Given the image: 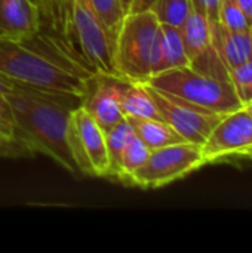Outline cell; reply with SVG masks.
<instances>
[{
    "mask_svg": "<svg viewBox=\"0 0 252 253\" xmlns=\"http://www.w3.org/2000/svg\"><path fill=\"white\" fill-rule=\"evenodd\" d=\"M48 31L36 37L49 50L89 79H119L113 61V42L98 21L91 0H55L49 21L42 24Z\"/></svg>",
    "mask_w": 252,
    "mask_h": 253,
    "instance_id": "obj_1",
    "label": "cell"
},
{
    "mask_svg": "<svg viewBox=\"0 0 252 253\" xmlns=\"http://www.w3.org/2000/svg\"><path fill=\"white\" fill-rule=\"evenodd\" d=\"M0 90L10 102L24 142L64 170L79 175L68 147V123L73 108L83 102L36 90L3 76H0Z\"/></svg>",
    "mask_w": 252,
    "mask_h": 253,
    "instance_id": "obj_2",
    "label": "cell"
},
{
    "mask_svg": "<svg viewBox=\"0 0 252 253\" xmlns=\"http://www.w3.org/2000/svg\"><path fill=\"white\" fill-rule=\"evenodd\" d=\"M0 76L52 95L85 101L89 79L55 52H42L30 42L0 40Z\"/></svg>",
    "mask_w": 252,
    "mask_h": 253,
    "instance_id": "obj_3",
    "label": "cell"
},
{
    "mask_svg": "<svg viewBox=\"0 0 252 253\" xmlns=\"http://www.w3.org/2000/svg\"><path fill=\"white\" fill-rule=\"evenodd\" d=\"M160 22L151 10L128 12L113 43V61L120 80L146 83L151 65Z\"/></svg>",
    "mask_w": 252,
    "mask_h": 253,
    "instance_id": "obj_4",
    "label": "cell"
},
{
    "mask_svg": "<svg viewBox=\"0 0 252 253\" xmlns=\"http://www.w3.org/2000/svg\"><path fill=\"white\" fill-rule=\"evenodd\" d=\"M146 83L160 92L218 114H229L244 107L230 79L212 77L190 65L154 74Z\"/></svg>",
    "mask_w": 252,
    "mask_h": 253,
    "instance_id": "obj_5",
    "label": "cell"
},
{
    "mask_svg": "<svg viewBox=\"0 0 252 253\" xmlns=\"http://www.w3.org/2000/svg\"><path fill=\"white\" fill-rule=\"evenodd\" d=\"M205 166L202 145L178 142L151 150L146 163L137 169L128 185L143 190H154L186 178Z\"/></svg>",
    "mask_w": 252,
    "mask_h": 253,
    "instance_id": "obj_6",
    "label": "cell"
},
{
    "mask_svg": "<svg viewBox=\"0 0 252 253\" xmlns=\"http://www.w3.org/2000/svg\"><path fill=\"white\" fill-rule=\"evenodd\" d=\"M68 147L80 175L110 176V159L104 130L83 104L73 108L68 123Z\"/></svg>",
    "mask_w": 252,
    "mask_h": 253,
    "instance_id": "obj_7",
    "label": "cell"
},
{
    "mask_svg": "<svg viewBox=\"0 0 252 253\" xmlns=\"http://www.w3.org/2000/svg\"><path fill=\"white\" fill-rule=\"evenodd\" d=\"M147 89L162 120H165L187 142L203 145L212 129L226 116L160 92L150 84H147Z\"/></svg>",
    "mask_w": 252,
    "mask_h": 253,
    "instance_id": "obj_8",
    "label": "cell"
},
{
    "mask_svg": "<svg viewBox=\"0 0 252 253\" xmlns=\"http://www.w3.org/2000/svg\"><path fill=\"white\" fill-rule=\"evenodd\" d=\"M252 150V117L244 110L226 114L202 145L205 165L239 157Z\"/></svg>",
    "mask_w": 252,
    "mask_h": 253,
    "instance_id": "obj_9",
    "label": "cell"
},
{
    "mask_svg": "<svg viewBox=\"0 0 252 253\" xmlns=\"http://www.w3.org/2000/svg\"><path fill=\"white\" fill-rule=\"evenodd\" d=\"M40 28V10L31 0H0V40L25 43Z\"/></svg>",
    "mask_w": 252,
    "mask_h": 253,
    "instance_id": "obj_10",
    "label": "cell"
},
{
    "mask_svg": "<svg viewBox=\"0 0 252 253\" xmlns=\"http://www.w3.org/2000/svg\"><path fill=\"white\" fill-rule=\"evenodd\" d=\"M95 90H89L83 101V107L91 114V117L98 123V126L105 132L119 122L125 119L116 79L97 77Z\"/></svg>",
    "mask_w": 252,
    "mask_h": 253,
    "instance_id": "obj_11",
    "label": "cell"
},
{
    "mask_svg": "<svg viewBox=\"0 0 252 253\" xmlns=\"http://www.w3.org/2000/svg\"><path fill=\"white\" fill-rule=\"evenodd\" d=\"M180 31L190 67L201 64L203 59L217 52L212 44V31L209 21L198 9H192L190 15L180 27Z\"/></svg>",
    "mask_w": 252,
    "mask_h": 253,
    "instance_id": "obj_12",
    "label": "cell"
},
{
    "mask_svg": "<svg viewBox=\"0 0 252 253\" xmlns=\"http://www.w3.org/2000/svg\"><path fill=\"white\" fill-rule=\"evenodd\" d=\"M186 65H190V62L186 55L180 28L160 24V33L153 56L151 76Z\"/></svg>",
    "mask_w": 252,
    "mask_h": 253,
    "instance_id": "obj_13",
    "label": "cell"
},
{
    "mask_svg": "<svg viewBox=\"0 0 252 253\" xmlns=\"http://www.w3.org/2000/svg\"><path fill=\"white\" fill-rule=\"evenodd\" d=\"M119 99L125 117H138V119H162L146 83L128 82L116 79Z\"/></svg>",
    "mask_w": 252,
    "mask_h": 253,
    "instance_id": "obj_14",
    "label": "cell"
},
{
    "mask_svg": "<svg viewBox=\"0 0 252 253\" xmlns=\"http://www.w3.org/2000/svg\"><path fill=\"white\" fill-rule=\"evenodd\" d=\"M135 135L150 148L156 150L171 144L184 142V139L162 119H138L126 117Z\"/></svg>",
    "mask_w": 252,
    "mask_h": 253,
    "instance_id": "obj_15",
    "label": "cell"
},
{
    "mask_svg": "<svg viewBox=\"0 0 252 253\" xmlns=\"http://www.w3.org/2000/svg\"><path fill=\"white\" fill-rule=\"evenodd\" d=\"M215 49L229 70L244 64L245 61L252 58L250 31L235 33L221 27Z\"/></svg>",
    "mask_w": 252,
    "mask_h": 253,
    "instance_id": "obj_16",
    "label": "cell"
},
{
    "mask_svg": "<svg viewBox=\"0 0 252 253\" xmlns=\"http://www.w3.org/2000/svg\"><path fill=\"white\" fill-rule=\"evenodd\" d=\"M104 135H105V144H107V151H108V159H110V169H111L110 176L116 178L122 153L135 136V132L131 123L125 117L122 122H119L117 125L105 130Z\"/></svg>",
    "mask_w": 252,
    "mask_h": 253,
    "instance_id": "obj_17",
    "label": "cell"
},
{
    "mask_svg": "<svg viewBox=\"0 0 252 253\" xmlns=\"http://www.w3.org/2000/svg\"><path fill=\"white\" fill-rule=\"evenodd\" d=\"M150 151H151V150H150V148H149V147L135 135V136L132 138V141L128 144V147H126V148L123 150V153H122V157H120V162H119V169H117L116 178H117L120 182L128 184L131 175L146 163V160H147Z\"/></svg>",
    "mask_w": 252,
    "mask_h": 253,
    "instance_id": "obj_18",
    "label": "cell"
},
{
    "mask_svg": "<svg viewBox=\"0 0 252 253\" xmlns=\"http://www.w3.org/2000/svg\"><path fill=\"white\" fill-rule=\"evenodd\" d=\"M193 9L192 0H154L150 10L160 24L181 27Z\"/></svg>",
    "mask_w": 252,
    "mask_h": 253,
    "instance_id": "obj_19",
    "label": "cell"
},
{
    "mask_svg": "<svg viewBox=\"0 0 252 253\" xmlns=\"http://www.w3.org/2000/svg\"><path fill=\"white\" fill-rule=\"evenodd\" d=\"M91 4L98 21L102 24L104 30L114 43V39L126 15L120 0H91Z\"/></svg>",
    "mask_w": 252,
    "mask_h": 253,
    "instance_id": "obj_20",
    "label": "cell"
},
{
    "mask_svg": "<svg viewBox=\"0 0 252 253\" xmlns=\"http://www.w3.org/2000/svg\"><path fill=\"white\" fill-rule=\"evenodd\" d=\"M220 22L229 31L242 33L250 31L251 19L245 15L236 0H221L220 6Z\"/></svg>",
    "mask_w": 252,
    "mask_h": 253,
    "instance_id": "obj_21",
    "label": "cell"
},
{
    "mask_svg": "<svg viewBox=\"0 0 252 253\" xmlns=\"http://www.w3.org/2000/svg\"><path fill=\"white\" fill-rule=\"evenodd\" d=\"M229 79L242 105L252 101V58L229 70Z\"/></svg>",
    "mask_w": 252,
    "mask_h": 253,
    "instance_id": "obj_22",
    "label": "cell"
},
{
    "mask_svg": "<svg viewBox=\"0 0 252 253\" xmlns=\"http://www.w3.org/2000/svg\"><path fill=\"white\" fill-rule=\"evenodd\" d=\"M192 3H193V7L202 12L209 21L211 31H212V44L215 47L220 33H221V22H220L221 0H192Z\"/></svg>",
    "mask_w": 252,
    "mask_h": 253,
    "instance_id": "obj_23",
    "label": "cell"
},
{
    "mask_svg": "<svg viewBox=\"0 0 252 253\" xmlns=\"http://www.w3.org/2000/svg\"><path fill=\"white\" fill-rule=\"evenodd\" d=\"M36 153L21 139L0 132V157L1 159H24L33 157Z\"/></svg>",
    "mask_w": 252,
    "mask_h": 253,
    "instance_id": "obj_24",
    "label": "cell"
},
{
    "mask_svg": "<svg viewBox=\"0 0 252 253\" xmlns=\"http://www.w3.org/2000/svg\"><path fill=\"white\" fill-rule=\"evenodd\" d=\"M0 132L4 133V135H9V136H13V138H18V139L24 141L21 138V132H19V127L16 125L10 102H9L7 96L1 90H0Z\"/></svg>",
    "mask_w": 252,
    "mask_h": 253,
    "instance_id": "obj_25",
    "label": "cell"
},
{
    "mask_svg": "<svg viewBox=\"0 0 252 253\" xmlns=\"http://www.w3.org/2000/svg\"><path fill=\"white\" fill-rule=\"evenodd\" d=\"M40 10V16H42V24H45L46 21L50 19L53 9H55V0H31Z\"/></svg>",
    "mask_w": 252,
    "mask_h": 253,
    "instance_id": "obj_26",
    "label": "cell"
},
{
    "mask_svg": "<svg viewBox=\"0 0 252 253\" xmlns=\"http://www.w3.org/2000/svg\"><path fill=\"white\" fill-rule=\"evenodd\" d=\"M154 0H134L131 4L129 12H143V10H150L153 6Z\"/></svg>",
    "mask_w": 252,
    "mask_h": 253,
    "instance_id": "obj_27",
    "label": "cell"
},
{
    "mask_svg": "<svg viewBox=\"0 0 252 253\" xmlns=\"http://www.w3.org/2000/svg\"><path fill=\"white\" fill-rule=\"evenodd\" d=\"M236 1L242 7V10L245 12V15L252 21V0H236Z\"/></svg>",
    "mask_w": 252,
    "mask_h": 253,
    "instance_id": "obj_28",
    "label": "cell"
},
{
    "mask_svg": "<svg viewBox=\"0 0 252 253\" xmlns=\"http://www.w3.org/2000/svg\"><path fill=\"white\" fill-rule=\"evenodd\" d=\"M132 1H134V0H120V3H122V7L125 9V12H126V13L129 12V9H131V4H132Z\"/></svg>",
    "mask_w": 252,
    "mask_h": 253,
    "instance_id": "obj_29",
    "label": "cell"
},
{
    "mask_svg": "<svg viewBox=\"0 0 252 253\" xmlns=\"http://www.w3.org/2000/svg\"><path fill=\"white\" fill-rule=\"evenodd\" d=\"M244 110H245V111H247V113H248V114H250V116L252 117V101L244 105Z\"/></svg>",
    "mask_w": 252,
    "mask_h": 253,
    "instance_id": "obj_30",
    "label": "cell"
},
{
    "mask_svg": "<svg viewBox=\"0 0 252 253\" xmlns=\"http://www.w3.org/2000/svg\"><path fill=\"white\" fill-rule=\"evenodd\" d=\"M241 157H245V159H250V160H252V150H250V151H245L244 154H241Z\"/></svg>",
    "mask_w": 252,
    "mask_h": 253,
    "instance_id": "obj_31",
    "label": "cell"
},
{
    "mask_svg": "<svg viewBox=\"0 0 252 253\" xmlns=\"http://www.w3.org/2000/svg\"><path fill=\"white\" fill-rule=\"evenodd\" d=\"M250 42H251V53H252V21H251V25H250Z\"/></svg>",
    "mask_w": 252,
    "mask_h": 253,
    "instance_id": "obj_32",
    "label": "cell"
},
{
    "mask_svg": "<svg viewBox=\"0 0 252 253\" xmlns=\"http://www.w3.org/2000/svg\"><path fill=\"white\" fill-rule=\"evenodd\" d=\"M239 157H241V156H239Z\"/></svg>",
    "mask_w": 252,
    "mask_h": 253,
    "instance_id": "obj_33",
    "label": "cell"
}]
</instances>
